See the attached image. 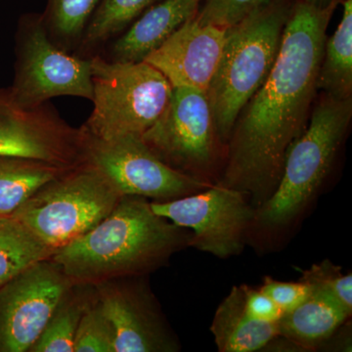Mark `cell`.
Masks as SVG:
<instances>
[{"instance_id":"cb8c5ba5","label":"cell","mask_w":352,"mask_h":352,"mask_svg":"<svg viewBox=\"0 0 352 352\" xmlns=\"http://www.w3.org/2000/svg\"><path fill=\"white\" fill-rule=\"evenodd\" d=\"M298 280L307 285L310 292L332 298L352 316L351 272L344 274L340 266L324 259L307 270H300Z\"/></svg>"},{"instance_id":"f1b7e54d","label":"cell","mask_w":352,"mask_h":352,"mask_svg":"<svg viewBox=\"0 0 352 352\" xmlns=\"http://www.w3.org/2000/svg\"><path fill=\"white\" fill-rule=\"evenodd\" d=\"M351 319L344 322L319 347L323 351H351Z\"/></svg>"},{"instance_id":"52a82bcc","label":"cell","mask_w":352,"mask_h":352,"mask_svg":"<svg viewBox=\"0 0 352 352\" xmlns=\"http://www.w3.org/2000/svg\"><path fill=\"white\" fill-rule=\"evenodd\" d=\"M15 76L3 94L15 108H38L61 96L92 100L91 58L69 55L53 43L43 15L21 17L16 34Z\"/></svg>"},{"instance_id":"ba28073f","label":"cell","mask_w":352,"mask_h":352,"mask_svg":"<svg viewBox=\"0 0 352 352\" xmlns=\"http://www.w3.org/2000/svg\"><path fill=\"white\" fill-rule=\"evenodd\" d=\"M142 138L170 168L208 185L219 182L227 146L215 133L204 92L173 87L168 107Z\"/></svg>"},{"instance_id":"7402d4cb","label":"cell","mask_w":352,"mask_h":352,"mask_svg":"<svg viewBox=\"0 0 352 352\" xmlns=\"http://www.w3.org/2000/svg\"><path fill=\"white\" fill-rule=\"evenodd\" d=\"M99 0H47L43 15L53 43L65 51L80 43Z\"/></svg>"},{"instance_id":"4dcf8cb0","label":"cell","mask_w":352,"mask_h":352,"mask_svg":"<svg viewBox=\"0 0 352 352\" xmlns=\"http://www.w3.org/2000/svg\"><path fill=\"white\" fill-rule=\"evenodd\" d=\"M1 98H2L1 94H0V101H1Z\"/></svg>"},{"instance_id":"6da1fadb","label":"cell","mask_w":352,"mask_h":352,"mask_svg":"<svg viewBox=\"0 0 352 352\" xmlns=\"http://www.w3.org/2000/svg\"><path fill=\"white\" fill-rule=\"evenodd\" d=\"M336 8L296 0L274 66L231 132L219 183L245 193L254 210L274 193L289 146L307 129Z\"/></svg>"},{"instance_id":"1f68e13d","label":"cell","mask_w":352,"mask_h":352,"mask_svg":"<svg viewBox=\"0 0 352 352\" xmlns=\"http://www.w3.org/2000/svg\"><path fill=\"white\" fill-rule=\"evenodd\" d=\"M1 96H2V95H1ZM1 99H2V98H1Z\"/></svg>"},{"instance_id":"4fadbf2b","label":"cell","mask_w":352,"mask_h":352,"mask_svg":"<svg viewBox=\"0 0 352 352\" xmlns=\"http://www.w3.org/2000/svg\"><path fill=\"white\" fill-rule=\"evenodd\" d=\"M96 284L98 302L112 324L115 352H176L179 340L147 285L138 281Z\"/></svg>"},{"instance_id":"8fae6325","label":"cell","mask_w":352,"mask_h":352,"mask_svg":"<svg viewBox=\"0 0 352 352\" xmlns=\"http://www.w3.org/2000/svg\"><path fill=\"white\" fill-rule=\"evenodd\" d=\"M73 286L52 259L0 287V352L29 351Z\"/></svg>"},{"instance_id":"484cf974","label":"cell","mask_w":352,"mask_h":352,"mask_svg":"<svg viewBox=\"0 0 352 352\" xmlns=\"http://www.w3.org/2000/svg\"><path fill=\"white\" fill-rule=\"evenodd\" d=\"M268 1L270 0H206L195 18L201 25L228 29Z\"/></svg>"},{"instance_id":"d6986e66","label":"cell","mask_w":352,"mask_h":352,"mask_svg":"<svg viewBox=\"0 0 352 352\" xmlns=\"http://www.w3.org/2000/svg\"><path fill=\"white\" fill-rule=\"evenodd\" d=\"M342 2V20L324 46L318 89L333 98L349 99L352 98V0Z\"/></svg>"},{"instance_id":"2e32d148","label":"cell","mask_w":352,"mask_h":352,"mask_svg":"<svg viewBox=\"0 0 352 352\" xmlns=\"http://www.w3.org/2000/svg\"><path fill=\"white\" fill-rule=\"evenodd\" d=\"M210 332L219 352L261 351L279 335L277 323L256 321L248 315L241 285L234 286L219 303Z\"/></svg>"},{"instance_id":"30bf717a","label":"cell","mask_w":352,"mask_h":352,"mask_svg":"<svg viewBox=\"0 0 352 352\" xmlns=\"http://www.w3.org/2000/svg\"><path fill=\"white\" fill-rule=\"evenodd\" d=\"M153 210L175 226L188 229L190 248L226 259L240 256L254 208L249 197L220 183L175 200L151 201Z\"/></svg>"},{"instance_id":"5bb4252c","label":"cell","mask_w":352,"mask_h":352,"mask_svg":"<svg viewBox=\"0 0 352 352\" xmlns=\"http://www.w3.org/2000/svg\"><path fill=\"white\" fill-rule=\"evenodd\" d=\"M227 29L191 18L144 62L161 72L173 87L207 92L226 43Z\"/></svg>"},{"instance_id":"8992f818","label":"cell","mask_w":352,"mask_h":352,"mask_svg":"<svg viewBox=\"0 0 352 352\" xmlns=\"http://www.w3.org/2000/svg\"><path fill=\"white\" fill-rule=\"evenodd\" d=\"M94 110L82 129L94 138L124 134L142 136L170 103L173 87L144 61H109L91 58Z\"/></svg>"},{"instance_id":"9a60e30c","label":"cell","mask_w":352,"mask_h":352,"mask_svg":"<svg viewBox=\"0 0 352 352\" xmlns=\"http://www.w3.org/2000/svg\"><path fill=\"white\" fill-rule=\"evenodd\" d=\"M201 0H161L148 8L112 47V61L141 62L186 21L195 17Z\"/></svg>"},{"instance_id":"603a6c76","label":"cell","mask_w":352,"mask_h":352,"mask_svg":"<svg viewBox=\"0 0 352 352\" xmlns=\"http://www.w3.org/2000/svg\"><path fill=\"white\" fill-rule=\"evenodd\" d=\"M87 305L69 291L29 351L74 352L76 330Z\"/></svg>"},{"instance_id":"e0dca14e","label":"cell","mask_w":352,"mask_h":352,"mask_svg":"<svg viewBox=\"0 0 352 352\" xmlns=\"http://www.w3.org/2000/svg\"><path fill=\"white\" fill-rule=\"evenodd\" d=\"M349 319L351 315L339 303L327 296L310 292L300 305L285 312L277 322L278 333L307 352L317 351Z\"/></svg>"},{"instance_id":"ac0fdd59","label":"cell","mask_w":352,"mask_h":352,"mask_svg":"<svg viewBox=\"0 0 352 352\" xmlns=\"http://www.w3.org/2000/svg\"><path fill=\"white\" fill-rule=\"evenodd\" d=\"M68 168L25 157H0V217L12 215L39 188Z\"/></svg>"},{"instance_id":"7c38bea8","label":"cell","mask_w":352,"mask_h":352,"mask_svg":"<svg viewBox=\"0 0 352 352\" xmlns=\"http://www.w3.org/2000/svg\"><path fill=\"white\" fill-rule=\"evenodd\" d=\"M0 101V157L38 160L62 168L82 162V133L50 104L24 110Z\"/></svg>"},{"instance_id":"d4e9b609","label":"cell","mask_w":352,"mask_h":352,"mask_svg":"<svg viewBox=\"0 0 352 352\" xmlns=\"http://www.w3.org/2000/svg\"><path fill=\"white\" fill-rule=\"evenodd\" d=\"M74 352H115V333L100 303H87L78 330Z\"/></svg>"},{"instance_id":"ffe728a7","label":"cell","mask_w":352,"mask_h":352,"mask_svg":"<svg viewBox=\"0 0 352 352\" xmlns=\"http://www.w3.org/2000/svg\"><path fill=\"white\" fill-rule=\"evenodd\" d=\"M54 252L19 220L0 217V287Z\"/></svg>"},{"instance_id":"277c9868","label":"cell","mask_w":352,"mask_h":352,"mask_svg":"<svg viewBox=\"0 0 352 352\" xmlns=\"http://www.w3.org/2000/svg\"><path fill=\"white\" fill-rule=\"evenodd\" d=\"M296 0H270L227 29L219 66L206 95L217 138L227 146L236 120L274 66Z\"/></svg>"},{"instance_id":"5b68a950","label":"cell","mask_w":352,"mask_h":352,"mask_svg":"<svg viewBox=\"0 0 352 352\" xmlns=\"http://www.w3.org/2000/svg\"><path fill=\"white\" fill-rule=\"evenodd\" d=\"M120 197L100 171L82 162L43 185L10 217L56 251L94 228Z\"/></svg>"},{"instance_id":"7a4b0ae2","label":"cell","mask_w":352,"mask_h":352,"mask_svg":"<svg viewBox=\"0 0 352 352\" xmlns=\"http://www.w3.org/2000/svg\"><path fill=\"white\" fill-rule=\"evenodd\" d=\"M191 231L153 210L143 197L122 196L94 228L59 248L51 259L73 284L146 276L190 248Z\"/></svg>"},{"instance_id":"3957f363","label":"cell","mask_w":352,"mask_h":352,"mask_svg":"<svg viewBox=\"0 0 352 352\" xmlns=\"http://www.w3.org/2000/svg\"><path fill=\"white\" fill-rule=\"evenodd\" d=\"M352 117V98L326 95L289 146L274 193L254 210L247 245L261 254L286 247L318 201Z\"/></svg>"},{"instance_id":"9c48e42d","label":"cell","mask_w":352,"mask_h":352,"mask_svg":"<svg viewBox=\"0 0 352 352\" xmlns=\"http://www.w3.org/2000/svg\"><path fill=\"white\" fill-rule=\"evenodd\" d=\"M80 129L83 162L100 171L122 196L164 201L191 195L210 186L164 163L141 135L124 134L100 139Z\"/></svg>"},{"instance_id":"4316f807","label":"cell","mask_w":352,"mask_h":352,"mask_svg":"<svg viewBox=\"0 0 352 352\" xmlns=\"http://www.w3.org/2000/svg\"><path fill=\"white\" fill-rule=\"evenodd\" d=\"M285 312L300 305L309 296L310 289L303 282H283L265 276L258 287Z\"/></svg>"},{"instance_id":"44dd1931","label":"cell","mask_w":352,"mask_h":352,"mask_svg":"<svg viewBox=\"0 0 352 352\" xmlns=\"http://www.w3.org/2000/svg\"><path fill=\"white\" fill-rule=\"evenodd\" d=\"M159 1L161 0H99L83 32L80 50L88 51L101 45Z\"/></svg>"},{"instance_id":"83f0119b","label":"cell","mask_w":352,"mask_h":352,"mask_svg":"<svg viewBox=\"0 0 352 352\" xmlns=\"http://www.w3.org/2000/svg\"><path fill=\"white\" fill-rule=\"evenodd\" d=\"M245 312L251 318L265 323H277L284 311L276 303L263 293L258 287L242 284Z\"/></svg>"},{"instance_id":"f546056e","label":"cell","mask_w":352,"mask_h":352,"mask_svg":"<svg viewBox=\"0 0 352 352\" xmlns=\"http://www.w3.org/2000/svg\"><path fill=\"white\" fill-rule=\"evenodd\" d=\"M311 6L318 7V8H327L329 6H338L342 0H303Z\"/></svg>"}]
</instances>
